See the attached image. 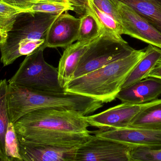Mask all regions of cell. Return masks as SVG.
<instances>
[{"label": "cell", "instance_id": "obj_6", "mask_svg": "<svg viewBox=\"0 0 161 161\" xmlns=\"http://www.w3.org/2000/svg\"><path fill=\"white\" fill-rule=\"evenodd\" d=\"M135 50L125 41H119L102 34L80 58L73 79L126 57Z\"/></svg>", "mask_w": 161, "mask_h": 161}, {"label": "cell", "instance_id": "obj_16", "mask_svg": "<svg viewBox=\"0 0 161 161\" xmlns=\"http://www.w3.org/2000/svg\"><path fill=\"white\" fill-rule=\"evenodd\" d=\"M144 50V56L127 77L121 89L147 78L148 75L161 61L160 48L149 44Z\"/></svg>", "mask_w": 161, "mask_h": 161}, {"label": "cell", "instance_id": "obj_23", "mask_svg": "<svg viewBox=\"0 0 161 161\" xmlns=\"http://www.w3.org/2000/svg\"><path fill=\"white\" fill-rule=\"evenodd\" d=\"M130 155L131 161H161V149L132 147Z\"/></svg>", "mask_w": 161, "mask_h": 161}, {"label": "cell", "instance_id": "obj_19", "mask_svg": "<svg viewBox=\"0 0 161 161\" xmlns=\"http://www.w3.org/2000/svg\"><path fill=\"white\" fill-rule=\"evenodd\" d=\"M8 83L6 79L0 80V161H9L5 151V137L10 123L8 106Z\"/></svg>", "mask_w": 161, "mask_h": 161}, {"label": "cell", "instance_id": "obj_11", "mask_svg": "<svg viewBox=\"0 0 161 161\" xmlns=\"http://www.w3.org/2000/svg\"><path fill=\"white\" fill-rule=\"evenodd\" d=\"M80 19L67 11L61 13L51 25L45 40V48H67L77 41Z\"/></svg>", "mask_w": 161, "mask_h": 161}, {"label": "cell", "instance_id": "obj_26", "mask_svg": "<svg viewBox=\"0 0 161 161\" xmlns=\"http://www.w3.org/2000/svg\"><path fill=\"white\" fill-rule=\"evenodd\" d=\"M148 77H152L161 80V61L148 75L147 78Z\"/></svg>", "mask_w": 161, "mask_h": 161}, {"label": "cell", "instance_id": "obj_7", "mask_svg": "<svg viewBox=\"0 0 161 161\" xmlns=\"http://www.w3.org/2000/svg\"><path fill=\"white\" fill-rule=\"evenodd\" d=\"M131 148L94 135L76 147L73 161H131Z\"/></svg>", "mask_w": 161, "mask_h": 161}, {"label": "cell", "instance_id": "obj_20", "mask_svg": "<svg viewBox=\"0 0 161 161\" xmlns=\"http://www.w3.org/2000/svg\"><path fill=\"white\" fill-rule=\"evenodd\" d=\"M79 18L80 22L77 41L92 42L103 34L98 22L91 14L85 13Z\"/></svg>", "mask_w": 161, "mask_h": 161}, {"label": "cell", "instance_id": "obj_3", "mask_svg": "<svg viewBox=\"0 0 161 161\" xmlns=\"http://www.w3.org/2000/svg\"><path fill=\"white\" fill-rule=\"evenodd\" d=\"M144 55V49L135 50L126 57L72 79L64 91L94 98L103 103L111 102L116 98L127 77Z\"/></svg>", "mask_w": 161, "mask_h": 161}, {"label": "cell", "instance_id": "obj_13", "mask_svg": "<svg viewBox=\"0 0 161 161\" xmlns=\"http://www.w3.org/2000/svg\"><path fill=\"white\" fill-rule=\"evenodd\" d=\"M161 95V80L148 77L121 89L116 98L122 103L140 104L158 99Z\"/></svg>", "mask_w": 161, "mask_h": 161}, {"label": "cell", "instance_id": "obj_28", "mask_svg": "<svg viewBox=\"0 0 161 161\" xmlns=\"http://www.w3.org/2000/svg\"><path fill=\"white\" fill-rule=\"evenodd\" d=\"M0 2H3V1H2V0H0Z\"/></svg>", "mask_w": 161, "mask_h": 161}, {"label": "cell", "instance_id": "obj_17", "mask_svg": "<svg viewBox=\"0 0 161 161\" xmlns=\"http://www.w3.org/2000/svg\"><path fill=\"white\" fill-rule=\"evenodd\" d=\"M133 9L161 34V0H117Z\"/></svg>", "mask_w": 161, "mask_h": 161}, {"label": "cell", "instance_id": "obj_8", "mask_svg": "<svg viewBox=\"0 0 161 161\" xmlns=\"http://www.w3.org/2000/svg\"><path fill=\"white\" fill-rule=\"evenodd\" d=\"M160 99L140 104L122 103L99 113L87 115L86 120L89 125L101 130L127 128L140 112L158 102Z\"/></svg>", "mask_w": 161, "mask_h": 161}, {"label": "cell", "instance_id": "obj_9", "mask_svg": "<svg viewBox=\"0 0 161 161\" xmlns=\"http://www.w3.org/2000/svg\"><path fill=\"white\" fill-rule=\"evenodd\" d=\"M110 1L117 9L123 35L161 49V34L128 6L117 0Z\"/></svg>", "mask_w": 161, "mask_h": 161}, {"label": "cell", "instance_id": "obj_22", "mask_svg": "<svg viewBox=\"0 0 161 161\" xmlns=\"http://www.w3.org/2000/svg\"><path fill=\"white\" fill-rule=\"evenodd\" d=\"M19 141L13 123L8 124L5 137V151L9 161L20 159Z\"/></svg>", "mask_w": 161, "mask_h": 161}, {"label": "cell", "instance_id": "obj_4", "mask_svg": "<svg viewBox=\"0 0 161 161\" xmlns=\"http://www.w3.org/2000/svg\"><path fill=\"white\" fill-rule=\"evenodd\" d=\"M59 14L40 12H21L0 43L1 61L4 66L12 64L17 58L18 45L24 40H46L52 25Z\"/></svg>", "mask_w": 161, "mask_h": 161}, {"label": "cell", "instance_id": "obj_24", "mask_svg": "<svg viewBox=\"0 0 161 161\" xmlns=\"http://www.w3.org/2000/svg\"><path fill=\"white\" fill-rule=\"evenodd\" d=\"M3 3L25 12L38 5L47 3H69L70 0H2Z\"/></svg>", "mask_w": 161, "mask_h": 161}, {"label": "cell", "instance_id": "obj_14", "mask_svg": "<svg viewBox=\"0 0 161 161\" xmlns=\"http://www.w3.org/2000/svg\"><path fill=\"white\" fill-rule=\"evenodd\" d=\"M73 11L80 17L85 13L91 14L97 20L103 34L119 41H125L121 25L112 17L99 9L92 0H70Z\"/></svg>", "mask_w": 161, "mask_h": 161}, {"label": "cell", "instance_id": "obj_10", "mask_svg": "<svg viewBox=\"0 0 161 161\" xmlns=\"http://www.w3.org/2000/svg\"><path fill=\"white\" fill-rule=\"evenodd\" d=\"M95 135L132 147L161 149V130L127 127L100 130Z\"/></svg>", "mask_w": 161, "mask_h": 161}, {"label": "cell", "instance_id": "obj_25", "mask_svg": "<svg viewBox=\"0 0 161 161\" xmlns=\"http://www.w3.org/2000/svg\"><path fill=\"white\" fill-rule=\"evenodd\" d=\"M92 1L99 9L112 17L120 24V20L117 9L110 0H92Z\"/></svg>", "mask_w": 161, "mask_h": 161}, {"label": "cell", "instance_id": "obj_21", "mask_svg": "<svg viewBox=\"0 0 161 161\" xmlns=\"http://www.w3.org/2000/svg\"><path fill=\"white\" fill-rule=\"evenodd\" d=\"M20 9L0 2V33L6 35L10 30Z\"/></svg>", "mask_w": 161, "mask_h": 161}, {"label": "cell", "instance_id": "obj_1", "mask_svg": "<svg viewBox=\"0 0 161 161\" xmlns=\"http://www.w3.org/2000/svg\"><path fill=\"white\" fill-rule=\"evenodd\" d=\"M19 141L60 147H76L92 137L86 116L72 110L40 109L14 124Z\"/></svg>", "mask_w": 161, "mask_h": 161}, {"label": "cell", "instance_id": "obj_27", "mask_svg": "<svg viewBox=\"0 0 161 161\" xmlns=\"http://www.w3.org/2000/svg\"><path fill=\"white\" fill-rule=\"evenodd\" d=\"M6 36V35H3V34L0 33V43L3 42Z\"/></svg>", "mask_w": 161, "mask_h": 161}, {"label": "cell", "instance_id": "obj_15", "mask_svg": "<svg viewBox=\"0 0 161 161\" xmlns=\"http://www.w3.org/2000/svg\"><path fill=\"white\" fill-rule=\"evenodd\" d=\"M93 41L90 42L77 41L65 48L58 68V81L64 90L67 84L73 79L80 58Z\"/></svg>", "mask_w": 161, "mask_h": 161}, {"label": "cell", "instance_id": "obj_5", "mask_svg": "<svg viewBox=\"0 0 161 161\" xmlns=\"http://www.w3.org/2000/svg\"><path fill=\"white\" fill-rule=\"evenodd\" d=\"M45 48H40L26 56L8 84L44 92H62L58 79V69L44 59Z\"/></svg>", "mask_w": 161, "mask_h": 161}, {"label": "cell", "instance_id": "obj_18", "mask_svg": "<svg viewBox=\"0 0 161 161\" xmlns=\"http://www.w3.org/2000/svg\"><path fill=\"white\" fill-rule=\"evenodd\" d=\"M128 127L161 130V99L140 112Z\"/></svg>", "mask_w": 161, "mask_h": 161}, {"label": "cell", "instance_id": "obj_2", "mask_svg": "<svg viewBox=\"0 0 161 161\" xmlns=\"http://www.w3.org/2000/svg\"><path fill=\"white\" fill-rule=\"evenodd\" d=\"M103 106V102L94 98L65 91H36L8 84V114L13 124L26 114L40 109L75 111L86 116Z\"/></svg>", "mask_w": 161, "mask_h": 161}, {"label": "cell", "instance_id": "obj_12", "mask_svg": "<svg viewBox=\"0 0 161 161\" xmlns=\"http://www.w3.org/2000/svg\"><path fill=\"white\" fill-rule=\"evenodd\" d=\"M20 159L12 161H73L76 147H60L19 141Z\"/></svg>", "mask_w": 161, "mask_h": 161}]
</instances>
